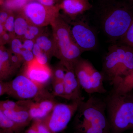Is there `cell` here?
<instances>
[{"label": "cell", "instance_id": "17", "mask_svg": "<svg viewBox=\"0 0 133 133\" xmlns=\"http://www.w3.org/2000/svg\"><path fill=\"white\" fill-rule=\"evenodd\" d=\"M17 102L20 106L28 111L32 120L42 119L48 115L40 109L37 102L33 100H19Z\"/></svg>", "mask_w": 133, "mask_h": 133}, {"label": "cell", "instance_id": "12", "mask_svg": "<svg viewBox=\"0 0 133 133\" xmlns=\"http://www.w3.org/2000/svg\"><path fill=\"white\" fill-rule=\"evenodd\" d=\"M63 83L65 99L80 102L84 101V97L81 92V86L74 72V69H66Z\"/></svg>", "mask_w": 133, "mask_h": 133}, {"label": "cell", "instance_id": "4", "mask_svg": "<svg viewBox=\"0 0 133 133\" xmlns=\"http://www.w3.org/2000/svg\"><path fill=\"white\" fill-rule=\"evenodd\" d=\"M111 133L133 130V91L124 94L111 92L105 99Z\"/></svg>", "mask_w": 133, "mask_h": 133}, {"label": "cell", "instance_id": "32", "mask_svg": "<svg viewBox=\"0 0 133 133\" xmlns=\"http://www.w3.org/2000/svg\"><path fill=\"white\" fill-rule=\"evenodd\" d=\"M12 12L2 6L0 11V24L3 25Z\"/></svg>", "mask_w": 133, "mask_h": 133}, {"label": "cell", "instance_id": "39", "mask_svg": "<svg viewBox=\"0 0 133 133\" xmlns=\"http://www.w3.org/2000/svg\"><path fill=\"white\" fill-rule=\"evenodd\" d=\"M33 55L35 56V57L37 56L39 54H41V52H43L42 50L41 49V48L39 47V45L35 43V45L33 47V50H32Z\"/></svg>", "mask_w": 133, "mask_h": 133}, {"label": "cell", "instance_id": "15", "mask_svg": "<svg viewBox=\"0 0 133 133\" xmlns=\"http://www.w3.org/2000/svg\"><path fill=\"white\" fill-rule=\"evenodd\" d=\"M35 41L43 51L48 55L49 58L55 56L56 47L52 33L49 34L44 30Z\"/></svg>", "mask_w": 133, "mask_h": 133}, {"label": "cell", "instance_id": "33", "mask_svg": "<svg viewBox=\"0 0 133 133\" xmlns=\"http://www.w3.org/2000/svg\"><path fill=\"white\" fill-rule=\"evenodd\" d=\"M10 59L12 63L18 69L20 68L23 63H24L21 56L12 54V52L10 55Z\"/></svg>", "mask_w": 133, "mask_h": 133}, {"label": "cell", "instance_id": "24", "mask_svg": "<svg viewBox=\"0 0 133 133\" xmlns=\"http://www.w3.org/2000/svg\"><path fill=\"white\" fill-rule=\"evenodd\" d=\"M10 51L12 54L21 56L23 48V39L17 37H14L10 43Z\"/></svg>", "mask_w": 133, "mask_h": 133}, {"label": "cell", "instance_id": "42", "mask_svg": "<svg viewBox=\"0 0 133 133\" xmlns=\"http://www.w3.org/2000/svg\"><path fill=\"white\" fill-rule=\"evenodd\" d=\"M0 133H16L13 131H9V130H5V129H1Z\"/></svg>", "mask_w": 133, "mask_h": 133}, {"label": "cell", "instance_id": "31", "mask_svg": "<svg viewBox=\"0 0 133 133\" xmlns=\"http://www.w3.org/2000/svg\"><path fill=\"white\" fill-rule=\"evenodd\" d=\"M21 56L25 64L32 62L35 58L32 51L28 50H23Z\"/></svg>", "mask_w": 133, "mask_h": 133}, {"label": "cell", "instance_id": "11", "mask_svg": "<svg viewBox=\"0 0 133 133\" xmlns=\"http://www.w3.org/2000/svg\"><path fill=\"white\" fill-rule=\"evenodd\" d=\"M23 74L35 83L45 86L52 79V70L48 65L38 63L35 58L32 62L25 64Z\"/></svg>", "mask_w": 133, "mask_h": 133}, {"label": "cell", "instance_id": "27", "mask_svg": "<svg viewBox=\"0 0 133 133\" xmlns=\"http://www.w3.org/2000/svg\"><path fill=\"white\" fill-rule=\"evenodd\" d=\"M53 92L52 94L54 97H60L65 99V89L63 81H52Z\"/></svg>", "mask_w": 133, "mask_h": 133}, {"label": "cell", "instance_id": "7", "mask_svg": "<svg viewBox=\"0 0 133 133\" xmlns=\"http://www.w3.org/2000/svg\"><path fill=\"white\" fill-rule=\"evenodd\" d=\"M81 102L71 101L69 104L57 103L52 111L42 119V121L53 132H62L66 128Z\"/></svg>", "mask_w": 133, "mask_h": 133}, {"label": "cell", "instance_id": "23", "mask_svg": "<svg viewBox=\"0 0 133 133\" xmlns=\"http://www.w3.org/2000/svg\"><path fill=\"white\" fill-rule=\"evenodd\" d=\"M40 109L48 115L52 111L57 104L54 98H46L36 101Z\"/></svg>", "mask_w": 133, "mask_h": 133}, {"label": "cell", "instance_id": "14", "mask_svg": "<svg viewBox=\"0 0 133 133\" xmlns=\"http://www.w3.org/2000/svg\"><path fill=\"white\" fill-rule=\"evenodd\" d=\"M11 52L4 46L0 48V81L7 80L14 76L18 70L13 64L11 59Z\"/></svg>", "mask_w": 133, "mask_h": 133}, {"label": "cell", "instance_id": "38", "mask_svg": "<svg viewBox=\"0 0 133 133\" xmlns=\"http://www.w3.org/2000/svg\"><path fill=\"white\" fill-rule=\"evenodd\" d=\"M58 0H37L36 1L42 5L47 6H53L56 4Z\"/></svg>", "mask_w": 133, "mask_h": 133}, {"label": "cell", "instance_id": "9", "mask_svg": "<svg viewBox=\"0 0 133 133\" xmlns=\"http://www.w3.org/2000/svg\"><path fill=\"white\" fill-rule=\"evenodd\" d=\"M71 27L72 35L77 45L83 52L96 49L98 45L97 33L84 19L72 20Z\"/></svg>", "mask_w": 133, "mask_h": 133}, {"label": "cell", "instance_id": "44", "mask_svg": "<svg viewBox=\"0 0 133 133\" xmlns=\"http://www.w3.org/2000/svg\"><path fill=\"white\" fill-rule=\"evenodd\" d=\"M131 133H133V131H131Z\"/></svg>", "mask_w": 133, "mask_h": 133}, {"label": "cell", "instance_id": "18", "mask_svg": "<svg viewBox=\"0 0 133 133\" xmlns=\"http://www.w3.org/2000/svg\"><path fill=\"white\" fill-rule=\"evenodd\" d=\"M111 92L118 94H124L133 91V70L127 76L115 83L112 85Z\"/></svg>", "mask_w": 133, "mask_h": 133}, {"label": "cell", "instance_id": "36", "mask_svg": "<svg viewBox=\"0 0 133 133\" xmlns=\"http://www.w3.org/2000/svg\"><path fill=\"white\" fill-rule=\"evenodd\" d=\"M35 43V41L33 40L23 39V49L31 51Z\"/></svg>", "mask_w": 133, "mask_h": 133}, {"label": "cell", "instance_id": "21", "mask_svg": "<svg viewBox=\"0 0 133 133\" xmlns=\"http://www.w3.org/2000/svg\"><path fill=\"white\" fill-rule=\"evenodd\" d=\"M1 2L2 6L13 12H17L21 11L29 2L28 0H2Z\"/></svg>", "mask_w": 133, "mask_h": 133}, {"label": "cell", "instance_id": "35", "mask_svg": "<svg viewBox=\"0 0 133 133\" xmlns=\"http://www.w3.org/2000/svg\"><path fill=\"white\" fill-rule=\"evenodd\" d=\"M38 63L42 65H48V62L49 58L48 55L43 51L35 57Z\"/></svg>", "mask_w": 133, "mask_h": 133}, {"label": "cell", "instance_id": "20", "mask_svg": "<svg viewBox=\"0 0 133 133\" xmlns=\"http://www.w3.org/2000/svg\"><path fill=\"white\" fill-rule=\"evenodd\" d=\"M0 128L1 129L9 130L16 133H21L25 127L17 124L6 116L0 110Z\"/></svg>", "mask_w": 133, "mask_h": 133}, {"label": "cell", "instance_id": "10", "mask_svg": "<svg viewBox=\"0 0 133 133\" xmlns=\"http://www.w3.org/2000/svg\"><path fill=\"white\" fill-rule=\"evenodd\" d=\"M127 45L116 43L109 46L102 63V72L104 80L111 84L121 65Z\"/></svg>", "mask_w": 133, "mask_h": 133}, {"label": "cell", "instance_id": "25", "mask_svg": "<svg viewBox=\"0 0 133 133\" xmlns=\"http://www.w3.org/2000/svg\"><path fill=\"white\" fill-rule=\"evenodd\" d=\"M66 71L65 67L59 63L52 70V81H63Z\"/></svg>", "mask_w": 133, "mask_h": 133}, {"label": "cell", "instance_id": "1", "mask_svg": "<svg viewBox=\"0 0 133 133\" xmlns=\"http://www.w3.org/2000/svg\"><path fill=\"white\" fill-rule=\"evenodd\" d=\"M92 9L99 28L112 44L121 39L133 21V3L128 0H97Z\"/></svg>", "mask_w": 133, "mask_h": 133}, {"label": "cell", "instance_id": "6", "mask_svg": "<svg viewBox=\"0 0 133 133\" xmlns=\"http://www.w3.org/2000/svg\"><path fill=\"white\" fill-rule=\"evenodd\" d=\"M74 70L81 88L89 94H105L104 77L89 60L81 57L74 65Z\"/></svg>", "mask_w": 133, "mask_h": 133}, {"label": "cell", "instance_id": "43", "mask_svg": "<svg viewBox=\"0 0 133 133\" xmlns=\"http://www.w3.org/2000/svg\"><path fill=\"white\" fill-rule=\"evenodd\" d=\"M128 1H129L130 2L132 3H133V0H128Z\"/></svg>", "mask_w": 133, "mask_h": 133}, {"label": "cell", "instance_id": "29", "mask_svg": "<svg viewBox=\"0 0 133 133\" xmlns=\"http://www.w3.org/2000/svg\"><path fill=\"white\" fill-rule=\"evenodd\" d=\"M22 107L17 102L13 101L6 100L2 101L0 102V110L2 111L16 110Z\"/></svg>", "mask_w": 133, "mask_h": 133}, {"label": "cell", "instance_id": "41", "mask_svg": "<svg viewBox=\"0 0 133 133\" xmlns=\"http://www.w3.org/2000/svg\"><path fill=\"white\" fill-rule=\"evenodd\" d=\"M6 32V31L3 25L0 24V36H1Z\"/></svg>", "mask_w": 133, "mask_h": 133}, {"label": "cell", "instance_id": "46", "mask_svg": "<svg viewBox=\"0 0 133 133\" xmlns=\"http://www.w3.org/2000/svg\"><path fill=\"white\" fill-rule=\"evenodd\" d=\"M2 1V0H1V1Z\"/></svg>", "mask_w": 133, "mask_h": 133}, {"label": "cell", "instance_id": "30", "mask_svg": "<svg viewBox=\"0 0 133 133\" xmlns=\"http://www.w3.org/2000/svg\"><path fill=\"white\" fill-rule=\"evenodd\" d=\"M38 133H55L50 130L49 128L42 121V119L33 120Z\"/></svg>", "mask_w": 133, "mask_h": 133}, {"label": "cell", "instance_id": "45", "mask_svg": "<svg viewBox=\"0 0 133 133\" xmlns=\"http://www.w3.org/2000/svg\"><path fill=\"white\" fill-rule=\"evenodd\" d=\"M74 133H80L77 132H75Z\"/></svg>", "mask_w": 133, "mask_h": 133}, {"label": "cell", "instance_id": "37", "mask_svg": "<svg viewBox=\"0 0 133 133\" xmlns=\"http://www.w3.org/2000/svg\"><path fill=\"white\" fill-rule=\"evenodd\" d=\"M7 91V82L0 81V96L6 94Z\"/></svg>", "mask_w": 133, "mask_h": 133}, {"label": "cell", "instance_id": "3", "mask_svg": "<svg viewBox=\"0 0 133 133\" xmlns=\"http://www.w3.org/2000/svg\"><path fill=\"white\" fill-rule=\"evenodd\" d=\"M55 41V56L66 69H74L83 51L77 45L72 35L70 26L61 14L50 24Z\"/></svg>", "mask_w": 133, "mask_h": 133}, {"label": "cell", "instance_id": "40", "mask_svg": "<svg viewBox=\"0 0 133 133\" xmlns=\"http://www.w3.org/2000/svg\"><path fill=\"white\" fill-rule=\"evenodd\" d=\"M24 133H38L36 127L34 122H32L31 125L26 129Z\"/></svg>", "mask_w": 133, "mask_h": 133}, {"label": "cell", "instance_id": "13", "mask_svg": "<svg viewBox=\"0 0 133 133\" xmlns=\"http://www.w3.org/2000/svg\"><path fill=\"white\" fill-rule=\"evenodd\" d=\"M58 5L60 9L72 20L90 10L93 7L89 0H62Z\"/></svg>", "mask_w": 133, "mask_h": 133}, {"label": "cell", "instance_id": "16", "mask_svg": "<svg viewBox=\"0 0 133 133\" xmlns=\"http://www.w3.org/2000/svg\"><path fill=\"white\" fill-rule=\"evenodd\" d=\"M2 111L9 118L25 128L32 121L28 111L23 107L16 110Z\"/></svg>", "mask_w": 133, "mask_h": 133}, {"label": "cell", "instance_id": "22", "mask_svg": "<svg viewBox=\"0 0 133 133\" xmlns=\"http://www.w3.org/2000/svg\"><path fill=\"white\" fill-rule=\"evenodd\" d=\"M44 30L43 28L30 24L24 35L23 40L28 39L35 41Z\"/></svg>", "mask_w": 133, "mask_h": 133}, {"label": "cell", "instance_id": "47", "mask_svg": "<svg viewBox=\"0 0 133 133\" xmlns=\"http://www.w3.org/2000/svg\"><path fill=\"white\" fill-rule=\"evenodd\" d=\"M58 1H59V0H58Z\"/></svg>", "mask_w": 133, "mask_h": 133}, {"label": "cell", "instance_id": "34", "mask_svg": "<svg viewBox=\"0 0 133 133\" xmlns=\"http://www.w3.org/2000/svg\"><path fill=\"white\" fill-rule=\"evenodd\" d=\"M15 36L12 35L10 33L6 31L1 36H0L1 46H4L5 44H9L12 38Z\"/></svg>", "mask_w": 133, "mask_h": 133}, {"label": "cell", "instance_id": "5", "mask_svg": "<svg viewBox=\"0 0 133 133\" xmlns=\"http://www.w3.org/2000/svg\"><path fill=\"white\" fill-rule=\"evenodd\" d=\"M7 84L6 94L19 101H38L44 99L54 98L52 94L46 90L44 86L32 81L24 74L18 75Z\"/></svg>", "mask_w": 133, "mask_h": 133}, {"label": "cell", "instance_id": "8", "mask_svg": "<svg viewBox=\"0 0 133 133\" xmlns=\"http://www.w3.org/2000/svg\"><path fill=\"white\" fill-rule=\"evenodd\" d=\"M58 4L47 6L36 1L29 2L22 10L30 24L44 28L50 25L51 23L60 15Z\"/></svg>", "mask_w": 133, "mask_h": 133}, {"label": "cell", "instance_id": "28", "mask_svg": "<svg viewBox=\"0 0 133 133\" xmlns=\"http://www.w3.org/2000/svg\"><path fill=\"white\" fill-rule=\"evenodd\" d=\"M16 14L15 12H11L5 24H3L6 31L10 33L14 36H16L15 33V22Z\"/></svg>", "mask_w": 133, "mask_h": 133}, {"label": "cell", "instance_id": "19", "mask_svg": "<svg viewBox=\"0 0 133 133\" xmlns=\"http://www.w3.org/2000/svg\"><path fill=\"white\" fill-rule=\"evenodd\" d=\"M15 13V34L17 37L23 39L30 24L22 10Z\"/></svg>", "mask_w": 133, "mask_h": 133}, {"label": "cell", "instance_id": "26", "mask_svg": "<svg viewBox=\"0 0 133 133\" xmlns=\"http://www.w3.org/2000/svg\"><path fill=\"white\" fill-rule=\"evenodd\" d=\"M117 43L133 48V21L124 36Z\"/></svg>", "mask_w": 133, "mask_h": 133}, {"label": "cell", "instance_id": "2", "mask_svg": "<svg viewBox=\"0 0 133 133\" xmlns=\"http://www.w3.org/2000/svg\"><path fill=\"white\" fill-rule=\"evenodd\" d=\"M76 128L80 133H111L104 100L91 95L78 109Z\"/></svg>", "mask_w": 133, "mask_h": 133}]
</instances>
